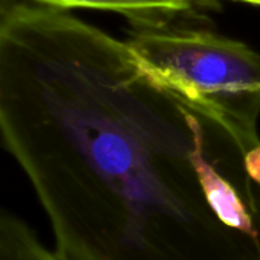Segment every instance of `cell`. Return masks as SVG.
Here are the masks:
<instances>
[{"label": "cell", "instance_id": "6da1fadb", "mask_svg": "<svg viewBox=\"0 0 260 260\" xmlns=\"http://www.w3.org/2000/svg\"><path fill=\"white\" fill-rule=\"evenodd\" d=\"M0 137L69 260H260L253 148L67 11L3 9Z\"/></svg>", "mask_w": 260, "mask_h": 260}, {"label": "cell", "instance_id": "5b68a950", "mask_svg": "<svg viewBox=\"0 0 260 260\" xmlns=\"http://www.w3.org/2000/svg\"><path fill=\"white\" fill-rule=\"evenodd\" d=\"M233 2H244V3H251V5H259L260 0H233Z\"/></svg>", "mask_w": 260, "mask_h": 260}, {"label": "cell", "instance_id": "3957f363", "mask_svg": "<svg viewBox=\"0 0 260 260\" xmlns=\"http://www.w3.org/2000/svg\"><path fill=\"white\" fill-rule=\"evenodd\" d=\"M59 11L87 8L123 14L136 24L160 23L192 8L195 0H26Z\"/></svg>", "mask_w": 260, "mask_h": 260}, {"label": "cell", "instance_id": "277c9868", "mask_svg": "<svg viewBox=\"0 0 260 260\" xmlns=\"http://www.w3.org/2000/svg\"><path fill=\"white\" fill-rule=\"evenodd\" d=\"M0 260H69L47 248L34 230L14 212H0Z\"/></svg>", "mask_w": 260, "mask_h": 260}, {"label": "cell", "instance_id": "7a4b0ae2", "mask_svg": "<svg viewBox=\"0 0 260 260\" xmlns=\"http://www.w3.org/2000/svg\"><path fill=\"white\" fill-rule=\"evenodd\" d=\"M126 43L166 85L224 122L248 148L260 145V53L209 29L136 24Z\"/></svg>", "mask_w": 260, "mask_h": 260}]
</instances>
